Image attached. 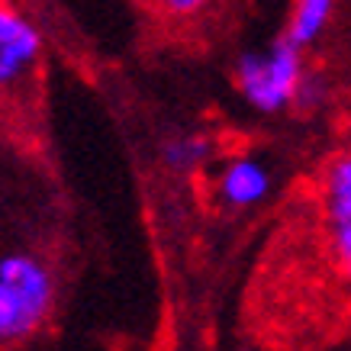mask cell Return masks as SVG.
<instances>
[{"label":"cell","mask_w":351,"mask_h":351,"mask_svg":"<svg viewBox=\"0 0 351 351\" xmlns=\"http://www.w3.org/2000/svg\"><path fill=\"white\" fill-rule=\"evenodd\" d=\"M55 277L26 252L0 258V345L36 335L52 316Z\"/></svg>","instance_id":"cell-1"},{"label":"cell","mask_w":351,"mask_h":351,"mask_svg":"<svg viewBox=\"0 0 351 351\" xmlns=\"http://www.w3.org/2000/svg\"><path fill=\"white\" fill-rule=\"evenodd\" d=\"M303 77V49L290 36H280L267 49L245 52L235 64V87L245 97V104L258 113H280L290 104H297Z\"/></svg>","instance_id":"cell-2"},{"label":"cell","mask_w":351,"mask_h":351,"mask_svg":"<svg viewBox=\"0 0 351 351\" xmlns=\"http://www.w3.org/2000/svg\"><path fill=\"white\" fill-rule=\"evenodd\" d=\"M322 213L335 267L351 280V155H341L326 171Z\"/></svg>","instance_id":"cell-3"},{"label":"cell","mask_w":351,"mask_h":351,"mask_svg":"<svg viewBox=\"0 0 351 351\" xmlns=\"http://www.w3.org/2000/svg\"><path fill=\"white\" fill-rule=\"evenodd\" d=\"M43 55V36L29 16L0 3V87L13 84L32 71Z\"/></svg>","instance_id":"cell-4"},{"label":"cell","mask_w":351,"mask_h":351,"mask_svg":"<svg viewBox=\"0 0 351 351\" xmlns=\"http://www.w3.org/2000/svg\"><path fill=\"white\" fill-rule=\"evenodd\" d=\"M271 187H274L271 168L261 158H255V155H235V158H229L219 168V178H216L219 200L226 206H232V210H248V206L265 203Z\"/></svg>","instance_id":"cell-5"},{"label":"cell","mask_w":351,"mask_h":351,"mask_svg":"<svg viewBox=\"0 0 351 351\" xmlns=\"http://www.w3.org/2000/svg\"><path fill=\"white\" fill-rule=\"evenodd\" d=\"M335 7H339V0H293L287 36L300 49L319 43L322 32L329 29L332 16H335Z\"/></svg>","instance_id":"cell-6"},{"label":"cell","mask_w":351,"mask_h":351,"mask_svg":"<svg viewBox=\"0 0 351 351\" xmlns=\"http://www.w3.org/2000/svg\"><path fill=\"white\" fill-rule=\"evenodd\" d=\"M210 158H213V142L200 132H181L161 145V161L178 174H191V171L203 168Z\"/></svg>","instance_id":"cell-7"},{"label":"cell","mask_w":351,"mask_h":351,"mask_svg":"<svg viewBox=\"0 0 351 351\" xmlns=\"http://www.w3.org/2000/svg\"><path fill=\"white\" fill-rule=\"evenodd\" d=\"M161 10L171 13V16H197V13H203L213 0H158Z\"/></svg>","instance_id":"cell-8"}]
</instances>
